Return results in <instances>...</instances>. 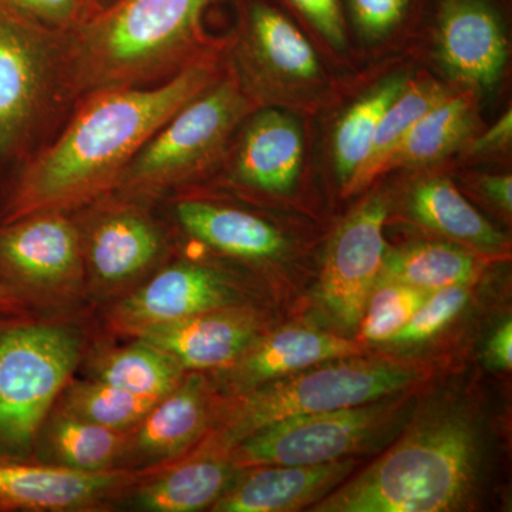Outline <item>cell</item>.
Segmentation results:
<instances>
[{
  "mask_svg": "<svg viewBox=\"0 0 512 512\" xmlns=\"http://www.w3.org/2000/svg\"><path fill=\"white\" fill-rule=\"evenodd\" d=\"M234 468L220 457L198 458L141 488L137 503L157 512L202 510L228 490Z\"/></svg>",
  "mask_w": 512,
  "mask_h": 512,
  "instance_id": "cb8c5ba5",
  "label": "cell"
},
{
  "mask_svg": "<svg viewBox=\"0 0 512 512\" xmlns=\"http://www.w3.org/2000/svg\"><path fill=\"white\" fill-rule=\"evenodd\" d=\"M160 400L97 380L74 387L66 409L69 416L120 431L140 423Z\"/></svg>",
  "mask_w": 512,
  "mask_h": 512,
  "instance_id": "f1b7e54d",
  "label": "cell"
},
{
  "mask_svg": "<svg viewBox=\"0 0 512 512\" xmlns=\"http://www.w3.org/2000/svg\"><path fill=\"white\" fill-rule=\"evenodd\" d=\"M481 190L485 197L490 198L504 211L512 208V177L511 175H488L481 180Z\"/></svg>",
  "mask_w": 512,
  "mask_h": 512,
  "instance_id": "74e56055",
  "label": "cell"
},
{
  "mask_svg": "<svg viewBox=\"0 0 512 512\" xmlns=\"http://www.w3.org/2000/svg\"><path fill=\"white\" fill-rule=\"evenodd\" d=\"M123 481L106 471L0 461V511L72 510L93 503Z\"/></svg>",
  "mask_w": 512,
  "mask_h": 512,
  "instance_id": "ac0fdd59",
  "label": "cell"
},
{
  "mask_svg": "<svg viewBox=\"0 0 512 512\" xmlns=\"http://www.w3.org/2000/svg\"><path fill=\"white\" fill-rule=\"evenodd\" d=\"M140 340L177 360L183 369H214L237 362L256 342L258 325L241 313H201L137 329Z\"/></svg>",
  "mask_w": 512,
  "mask_h": 512,
  "instance_id": "5bb4252c",
  "label": "cell"
},
{
  "mask_svg": "<svg viewBox=\"0 0 512 512\" xmlns=\"http://www.w3.org/2000/svg\"><path fill=\"white\" fill-rule=\"evenodd\" d=\"M217 79V63L205 55L163 83L80 99L63 133L20 174L5 222L62 211L114 190L147 141Z\"/></svg>",
  "mask_w": 512,
  "mask_h": 512,
  "instance_id": "6da1fadb",
  "label": "cell"
},
{
  "mask_svg": "<svg viewBox=\"0 0 512 512\" xmlns=\"http://www.w3.org/2000/svg\"><path fill=\"white\" fill-rule=\"evenodd\" d=\"M82 237L60 211L6 222L0 228V272L25 285L60 284L79 269Z\"/></svg>",
  "mask_w": 512,
  "mask_h": 512,
  "instance_id": "30bf717a",
  "label": "cell"
},
{
  "mask_svg": "<svg viewBox=\"0 0 512 512\" xmlns=\"http://www.w3.org/2000/svg\"><path fill=\"white\" fill-rule=\"evenodd\" d=\"M251 106L237 76L218 77L147 141L114 190L158 192L197 177L220 160Z\"/></svg>",
  "mask_w": 512,
  "mask_h": 512,
  "instance_id": "5b68a950",
  "label": "cell"
},
{
  "mask_svg": "<svg viewBox=\"0 0 512 512\" xmlns=\"http://www.w3.org/2000/svg\"><path fill=\"white\" fill-rule=\"evenodd\" d=\"M175 215L191 237L222 254L265 261L276 258L285 249L281 232L249 212L184 200L175 205Z\"/></svg>",
  "mask_w": 512,
  "mask_h": 512,
  "instance_id": "ffe728a7",
  "label": "cell"
},
{
  "mask_svg": "<svg viewBox=\"0 0 512 512\" xmlns=\"http://www.w3.org/2000/svg\"><path fill=\"white\" fill-rule=\"evenodd\" d=\"M79 353V339L69 329L0 325V461L28 456Z\"/></svg>",
  "mask_w": 512,
  "mask_h": 512,
  "instance_id": "8992f818",
  "label": "cell"
},
{
  "mask_svg": "<svg viewBox=\"0 0 512 512\" xmlns=\"http://www.w3.org/2000/svg\"><path fill=\"white\" fill-rule=\"evenodd\" d=\"M410 208L421 224L454 241L481 251H498L505 245L501 232L485 220L450 181L430 180L417 185Z\"/></svg>",
  "mask_w": 512,
  "mask_h": 512,
  "instance_id": "7402d4cb",
  "label": "cell"
},
{
  "mask_svg": "<svg viewBox=\"0 0 512 512\" xmlns=\"http://www.w3.org/2000/svg\"><path fill=\"white\" fill-rule=\"evenodd\" d=\"M409 0H352L360 28L369 35H382L402 19Z\"/></svg>",
  "mask_w": 512,
  "mask_h": 512,
  "instance_id": "836d02e7",
  "label": "cell"
},
{
  "mask_svg": "<svg viewBox=\"0 0 512 512\" xmlns=\"http://www.w3.org/2000/svg\"><path fill=\"white\" fill-rule=\"evenodd\" d=\"M477 274L478 261L466 249L420 242L387 252L377 282H400L431 293L448 286L470 285Z\"/></svg>",
  "mask_w": 512,
  "mask_h": 512,
  "instance_id": "603a6c76",
  "label": "cell"
},
{
  "mask_svg": "<svg viewBox=\"0 0 512 512\" xmlns=\"http://www.w3.org/2000/svg\"><path fill=\"white\" fill-rule=\"evenodd\" d=\"M234 298L221 275L207 266L177 264L164 269L124 301L120 318L137 329L163 325L225 308Z\"/></svg>",
  "mask_w": 512,
  "mask_h": 512,
  "instance_id": "9a60e30c",
  "label": "cell"
},
{
  "mask_svg": "<svg viewBox=\"0 0 512 512\" xmlns=\"http://www.w3.org/2000/svg\"><path fill=\"white\" fill-rule=\"evenodd\" d=\"M315 28L326 37L330 45L345 46V30L340 15L339 0H291Z\"/></svg>",
  "mask_w": 512,
  "mask_h": 512,
  "instance_id": "e575fe53",
  "label": "cell"
},
{
  "mask_svg": "<svg viewBox=\"0 0 512 512\" xmlns=\"http://www.w3.org/2000/svg\"><path fill=\"white\" fill-rule=\"evenodd\" d=\"M67 35L0 5V156L29 136L64 90Z\"/></svg>",
  "mask_w": 512,
  "mask_h": 512,
  "instance_id": "ba28073f",
  "label": "cell"
},
{
  "mask_svg": "<svg viewBox=\"0 0 512 512\" xmlns=\"http://www.w3.org/2000/svg\"><path fill=\"white\" fill-rule=\"evenodd\" d=\"M163 249V234L154 221L131 207H114L99 215L86 242L90 266L106 284L140 274Z\"/></svg>",
  "mask_w": 512,
  "mask_h": 512,
  "instance_id": "d6986e66",
  "label": "cell"
},
{
  "mask_svg": "<svg viewBox=\"0 0 512 512\" xmlns=\"http://www.w3.org/2000/svg\"><path fill=\"white\" fill-rule=\"evenodd\" d=\"M352 457L305 466L255 467L214 503L220 512H289L315 505L352 474Z\"/></svg>",
  "mask_w": 512,
  "mask_h": 512,
  "instance_id": "7c38bea8",
  "label": "cell"
},
{
  "mask_svg": "<svg viewBox=\"0 0 512 512\" xmlns=\"http://www.w3.org/2000/svg\"><path fill=\"white\" fill-rule=\"evenodd\" d=\"M359 357L333 360L319 369L261 384L235 406L212 444L217 450H232L251 434L279 421L392 397L426 376L413 363Z\"/></svg>",
  "mask_w": 512,
  "mask_h": 512,
  "instance_id": "277c9868",
  "label": "cell"
},
{
  "mask_svg": "<svg viewBox=\"0 0 512 512\" xmlns=\"http://www.w3.org/2000/svg\"><path fill=\"white\" fill-rule=\"evenodd\" d=\"M10 12L56 33H72L99 12L94 0H0Z\"/></svg>",
  "mask_w": 512,
  "mask_h": 512,
  "instance_id": "d6a6232c",
  "label": "cell"
},
{
  "mask_svg": "<svg viewBox=\"0 0 512 512\" xmlns=\"http://www.w3.org/2000/svg\"><path fill=\"white\" fill-rule=\"evenodd\" d=\"M473 424L457 413L423 417L399 443L315 512H444L460 508L476 478Z\"/></svg>",
  "mask_w": 512,
  "mask_h": 512,
  "instance_id": "3957f363",
  "label": "cell"
},
{
  "mask_svg": "<svg viewBox=\"0 0 512 512\" xmlns=\"http://www.w3.org/2000/svg\"><path fill=\"white\" fill-rule=\"evenodd\" d=\"M471 126V106L464 97H446L421 116L390 157L386 170L436 163L460 146Z\"/></svg>",
  "mask_w": 512,
  "mask_h": 512,
  "instance_id": "484cf974",
  "label": "cell"
},
{
  "mask_svg": "<svg viewBox=\"0 0 512 512\" xmlns=\"http://www.w3.org/2000/svg\"><path fill=\"white\" fill-rule=\"evenodd\" d=\"M123 446L119 430L109 429L67 416L57 420L52 430V447L64 467L74 470L104 471L113 463Z\"/></svg>",
  "mask_w": 512,
  "mask_h": 512,
  "instance_id": "f546056e",
  "label": "cell"
},
{
  "mask_svg": "<svg viewBox=\"0 0 512 512\" xmlns=\"http://www.w3.org/2000/svg\"><path fill=\"white\" fill-rule=\"evenodd\" d=\"M446 93L439 84L433 82L407 83L400 96L384 111L382 120L376 128L369 154L359 171L345 185L346 194L363 190L372 183L377 175L386 171V165L397 147L402 144L410 128L421 116L433 109Z\"/></svg>",
  "mask_w": 512,
  "mask_h": 512,
  "instance_id": "d4e9b609",
  "label": "cell"
},
{
  "mask_svg": "<svg viewBox=\"0 0 512 512\" xmlns=\"http://www.w3.org/2000/svg\"><path fill=\"white\" fill-rule=\"evenodd\" d=\"M512 113L511 109L494 124L483 137L478 138L474 144V153H490L504 148L511 141Z\"/></svg>",
  "mask_w": 512,
  "mask_h": 512,
  "instance_id": "8d00e7d4",
  "label": "cell"
},
{
  "mask_svg": "<svg viewBox=\"0 0 512 512\" xmlns=\"http://www.w3.org/2000/svg\"><path fill=\"white\" fill-rule=\"evenodd\" d=\"M365 355L355 340L306 326H289L258 340L238 359L232 380L242 389L295 375L320 363Z\"/></svg>",
  "mask_w": 512,
  "mask_h": 512,
  "instance_id": "e0dca14e",
  "label": "cell"
},
{
  "mask_svg": "<svg viewBox=\"0 0 512 512\" xmlns=\"http://www.w3.org/2000/svg\"><path fill=\"white\" fill-rule=\"evenodd\" d=\"M488 363L495 369L511 370L512 367V325L507 320L495 330L487 346Z\"/></svg>",
  "mask_w": 512,
  "mask_h": 512,
  "instance_id": "d590c367",
  "label": "cell"
},
{
  "mask_svg": "<svg viewBox=\"0 0 512 512\" xmlns=\"http://www.w3.org/2000/svg\"><path fill=\"white\" fill-rule=\"evenodd\" d=\"M183 367L163 350L143 342L104 359L97 380L131 393L163 399L180 384Z\"/></svg>",
  "mask_w": 512,
  "mask_h": 512,
  "instance_id": "83f0119b",
  "label": "cell"
},
{
  "mask_svg": "<svg viewBox=\"0 0 512 512\" xmlns=\"http://www.w3.org/2000/svg\"><path fill=\"white\" fill-rule=\"evenodd\" d=\"M9 295L10 293L8 288L0 282V306L5 305L6 301H8Z\"/></svg>",
  "mask_w": 512,
  "mask_h": 512,
  "instance_id": "f35d334b",
  "label": "cell"
},
{
  "mask_svg": "<svg viewBox=\"0 0 512 512\" xmlns=\"http://www.w3.org/2000/svg\"><path fill=\"white\" fill-rule=\"evenodd\" d=\"M467 286H448L440 291L431 292L409 322L403 326L390 342L420 343L433 338L441 329L446 328L458 313L463 311L468 301Z\"/></svg>",
  "mask_w": 512,
  "mask_h": 512,
  "instance_id": "1f68e13d",
  "label": "cell"
},
{
  "mask_svg": "<svg viewBox=\"0 0 512 512\" xmlns=\"http://www.w3.org/2000/svg\"><path fill=\"white\" fill-rule=\"evenodd\" d=\"M404 399L375 400L349 409L292 417L256 431L232 448L234 467L332 463L370 447L406 413Z\"/></svg>",
  "mask_w": 512,
  "mask_h": 512,
  "instance_id": "52a82bcc",
  "label": "cell"
},
{
  "mask_svg": "<svg viewBox=\"0 0 512 512\" xmlns=\"http://www.w3.org/2000/svg\"><path fill=\"white\" fill-rule=\"evenodd\" d=\"M387 202L373 197L340 225L330 241L320 278V298L345 329H355L365 313L386 258Z\"/></svg>",
  "mask_w": 512,
  "mask_h": 512,
  "instance_id": "9c48e42d",
  "label": "cell"
},
{
  "mask_svg": "<svg viewBox=\"0 0 512 512\" xmlns=\"http://www.w3.org/2000/svg\"><path fill=\"white\" fill-rule=\"evenodd\" d=\"M406 86V79L393 77L375 92L357 101L339 121L333 140V156L343 187L365 163L384 111L389 109Z\"/></svg>",
  "mask_w": 512,
  "mask_h": 512,
  "instance_id": "4316f807",
  "label": "cell"
},
{
  "mask_svg": "<svg viewBox=\"0 0 512 512\" xmlns=\"http://www.w3.org/2000/svg\"><path fill=\"white\" fill-rule=\"evenodd\" d=\"M429 295L430 292L400 282H377L359 323L360 339L390 342Z\"/></svg>",
  "mask_w": 512,
  "mask_h": 512,
  "instance_id": "4dcf8cb0",
  "label": "cell"
},
{
  "mask_svg": "<svg viewBox=\"0 0 512 512\" xmlns=\"http://www.w3.org/2000/svg\"><path fill=\"white\" fill-rule=\"evenodd\" d=\"M237 79L249 92L271 80L311 82L319 76L315 49L281 12L264 3L249 6L237 49Z\"/></svg>",
  "mask_w": 512,
  "mask_h": 512,
  "instance_id": "8fae6325",
  "label": "cell"
},
{
  "mask_svg": "<svg viewBox=\"0 0 512 512\" xmlns=\"http://www.w3.org/2000/svg\"><path fill=\"white\" fill-rule=\"evenodd\" d=\"M302 157L303 137L296 120L282 111L264 110L245 127L232 175L255 190L284 194L298 180Z\"/></svg>",
  "mask_w": 512,
  "mask_h": 512,
  "instance_id": "2e32d148",
  "label": "cell"
},
{
  "mask_svg": "<svg viewBox=\"0 0 512 512\" xmlns=\"http://www.w3.org/2000/svg\"><path fill=\"white\" fill-rule=\"evenodd\" d=\"M207 396L198 376L178 384L141 420L137 447L151 458L175 457L191 446L207 424Z\"/></svg>",
  "mask_w": 512,
  "mask_h": 512,
  "instance_id": "44dd1931",
  "label": "cell"
},
{
  "mask_svg": "<svg viewBox=\"0 0 512 512\" xmlns=\"http://www.w3.org/2000/svg\"><path fill=\"white\" fill-rule=\"evenodd\" d=\"M440 56L448 72L473 86H494L507 62V43L484 0H444Z\"/></svg>",
  "mask_w": 512,
  "mask_h": 512,
  "instance_id": "4fadbf2b",
  "label": "cell"
},
{
  "mask_svg": "<svg viewBox=\"0 0 512 512\" xmlns=\"http://www.w3.org/2000/svg\"><path fill=\"white\" fill-rule=\"evenodd\" d=\"M114 2H117V0H94V3H96L97 9L103 10L106 8H109L110 5H113Z\"/></svg>",
  "mask_w": 512,
  "mask_h": 512,
  "instance_id": "ab89813d",
  "label": "cell"
},
{
  "mask_svg": "<svg viewBox=\"0 0 512 512\" xmlns=\"http://www.w3.org/2000/svg\"><path fill=\"white\" fill-rule=\"evenodd\" d=\"M217 0H117L67 33L64 90L80 100L116 87L154 86L195 60L201 18Z\"/></svg>",
  "mask_w": 512,
  "mask_h": 512,
  "instance_id": "7a4b0ae2",
  "label": "cell"
}]
</instances>
